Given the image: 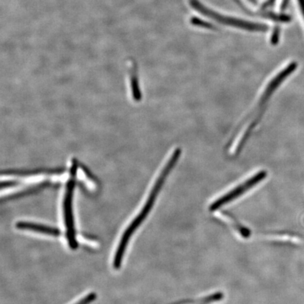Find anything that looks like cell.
Returning <instances> with one entry per match:
<instances>
[{
	"label": "cell",
	"mask_w": 304,
	"mask_h": 304,
	"mask_svg": "<svg viewBox=\"0 0 304 304\" xmlns=\"http://www.w3.org/2000/svg\"><path fill=\"white\" fill-rule=\"evenodd\" d=\"M181 154H182V150L180 148H176L172 152L170 158L166 164L165 166H164L163 170H162L160 176L155 182L154 186L152 188L151 192L148 195V200H146V203L142 209L140 213L138 214L137 217L132 221V222L126 230V232L122 234L118 248L116 252L115 256H114V266L116 269L120 268V266H122V257L125 254L129 240H130L131 236L137 230L138 228L140 226V224L144 222L145 218L148 217V214L151 212L154 205L155 202H156L157 196L160 194V190L162 189L164 184L166 182V180L178 162Z\"/></svg>",
	"instance_id": "cell-1"
},
{
	"label": "cell",
	"mask_w": 304,
	"mask_h": 304,
	"mask_svg": "<svg viewBox=\"0 0 304 304\" xmlns=\"http://www.w3.org/2000/svg\"><path fill=\"white\" fill-rule=\"evenodd\" d=\"M190 3L192 8H194L195 10L200 12L202 14L206 16L208 18L216 20V22L224 24V25L244 29V30L259 31V32H265L268 28L267 26L264 25V24L252 23V22L241 20V19L229 18L228 16L219 14L216 13L215 12L206 8L198 0H190Z\"/></svg>",
	"instance_id": "cell-2"
},
{
	"label": "cell",
	"mask_w": 304,
	"mask_h": 304,
	"mask_svg": "<svg viewBox=\"0 0 304 304\" xmlns=\"http://www.w3.org/2000/svg\"><path fill=\"white\" fill-rule=\"evenodd\" d=\"M267 171L264 170L258 171L254 176H252L250 178L246 180L244 182L233 188L232 190L222 195L220 198H217L210 205L209 210L210 212H216L224 206L227 205L239 198L242 195L247 192L248 190H252L259 183L262 182L264 179L267 178Z\"/></svg>",
	"instance_id": "cell-3"
},
{
	"label": "cell",
	"mask_w": 304,
	"mask_h": 304,
	"mask_svg": "<svg viewBox=\"0 0 304 304\" xmlns=\"http://www.w3.org/2000/svg\"><path fill=\"white\" fill-rule=\"evenodd\" d=\"M76 168H72V178L67 183L64 200V222L66 229V238L68 240L69 246L72 250L78 248L77 240L75 226H74V214H72V194L76 183Z\"/></svg>",
	"instance_id": "cell-4"
},
{
	"label": "cell",
	"mask_w": 304,
	"mask_h": 304,
	"mask_svg": "<svg viewBox=\"0 0 304 304\" xmlns=\"http://www.w3.org/2000/svg\"><path fill=\"white\" fill-rule=\"evenodd\" d=\"M16 227L19 230H30L32 232L42 233L48 236H60L61 234L60 230L57 228L50 227L42 224H36V222H26V221H19L16 224Z\"/></svg>",
	"instance_id": "cell-5"
},
{
	"label": "cell",
	"mask_w": 304,
	"mask_h": 304,
	"mask_svg": "<svg viewBox=\"0 0 304 304\" xmlns=\"http://www.w3.org/2000/svg\"><path fill=\"white\" fill-rule=\"evenodd\" d=\"M190 22L192 25L204 28L209 29V30H216V27L213 24L208 23V22L196 18V17H193V18L190 19Z\"/></svg>",
	"instance_id": "cell-6"
},
{
	"label": "cell",
	"mask_w": 304,
	"mask_h": 304,
	"mask_svg": "<svg viewBox=\"0 0 304 304\" xmlns=\"http://www.w3.org/2000/svg\"><path fill=\"white\" fill-rule=\"evenodd\" d=\"M96 294L94 292H92L88 294L87 296L84 297L82 300L76 302L75 304H89L92 303L93 300H96Z\"/></svg>",
	"instance_id": "cell-7"
},
{
	"label": "cell",
	"mask_w": 304,
	"mask_h": 304,
	"mask_svg": "<svg viewBox=\"0 0 304 304\" xmlns=\"http://www.w3.org/2000/svg\"><path fill=\"white\" fill-rule=\"evenodd\" d=\"M280 38V28L279 27L274 28V32H272V37H271V44L272 46H276L279 42Z\"/></svg>",
	"instance_id": "cell-8"
},
{
	"label": "cell",
	"mask_w": 304,
	"mask_h": 304,
	"mask_svg": "<svg viewBox=\"0 0 304 304\" xmlns=\"http://www.w3.org/2000/svg\"><path fill=\"white\" fill-rule=\"evenodd\" d=\"M298 3H300V10H302V14H303L304 16V0H298Z\"/></svg>",
	"instance_id": "cell-9"
},
{
	"label": "cell",
	"mask_w": 304,
	"mask_h": 304,
	"mask_svg": "<svg viewBox=\"0 0 304 304\" xmlns=\"http://www.w3.org/2000/svg\"><path fill=\"white\" fill-rule=\"evenodd\" d=\"M250 1H251L252 2L255 3V4L256 3V2L255 0H250Z\"/></svg>",
	"instance_id": "cell-10"
}]
</instances>
